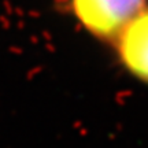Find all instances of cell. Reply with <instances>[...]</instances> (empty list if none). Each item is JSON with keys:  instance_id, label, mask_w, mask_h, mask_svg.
Here are the masks:
<instances>
[{"instance_id": "obj_2", "label": "cell", "mask_w": 148, "mask_h": 148, "mask_svg": "<svg viewBox=\"0 0 148 148\" xmlns=\"http://www.w3.org/2000/svg\"><path fill=\"white\" fill-rule=\"evenodd\" d=\"M112 45L122 67L148 84V5L127 23Z\"/></svg>"}, {"instance_id": "obj_1", "label": "cell", "mask_w": 148, "mask_h": 148, "mask_svg": "<svg viewBox=\"0 0 148 148\" xmlns=\"http://www.w3.org/2000/svg\"><path fill=\"white\" fill-rule=\"evenodd\" d=\"M66 11L90 36L112 42L129 22L148 5V0H66Z\"/></svg>"}]
</instances>
